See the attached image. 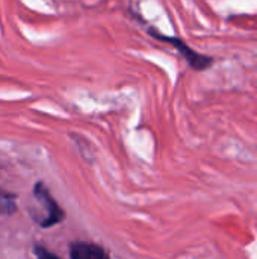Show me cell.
Masks as SVG:
<instances>
[{"label": "cell", "instance_id": "5", "mask_svg": "<svg viewBox=\"0 0 257 259\" xmlns=\"http://www.w3.org/2000/svg\"><path fill=\"white\" fill-rule=\"evenodd\" d=\"M33 253H35V256L38 259H59L55 253H52L50 250H47L42 246H35L33 247Z\"/></svg>", "mask_w": 257, "mask_h": 259}, {"label": "cell", "instance_id": "1", "mask_svg": "<svg viewBox=\"0 0 257 259\" xmlns=\"http://www.w3.org/2000/svg\"><path fill=\"white\" fill-rule=\"evenodd\" d=\"M148 33L159 39V41H164V42H168L171 46H174L177 49V52L185 58V61L189 64V67L195 71H203V70H208L209 67H212L214 64V58L211 56H206V55H201L198 52H195L194 49H191L183 39L177 38V36H167L161 32H158L155 27H150L148 29Z\"/></svg>", "mask_w": 257, "mask_h": 259}, {"label": "cell", "instance_id": "3", "mask_svg": "<svg viewBox=\"0 0 257 259\" xmlns=\"http://www.w3.org/2000/svg\"><path fill=\"white\" fill-rule=\"evenodd\" d=\"M70 259H111L109 253L98 244L76 241L70 244Z\"/></svg>", "mask_w": 257, "mask_h": 259}, {"label": "cell", "instance_id": "2", "mask_svg": "<svg viewBox=\"0 0 257 259\" xmlns=\"http://www.w3.org/2000/svg\"><path fill=\"white\" fill-rule=\"evenodd\" d=\"M33 197L42 206V211H44L41 220L38 222L41 228H45V229L53 228V226L59 225L61 222H64L65 211L59 208V205L56 203V200L52 197L50 191L41 181L36 182L33 187Z\"/></svg>", "mask_w": 257, "mask_h": 259}, {"label": "cell", "instance_id": "4", "mask_svg": "<svg viewBox=\"0 0 257 259\" xmlns=\"http://www.w3.org/2000/svg\"><path fill=\"white\" fill-rule=\"evenodd\" d=\"M17 212V194L0 188V215L11 217Z\"/></svg>", "mask_w": 257, "mask_h": 259}]
</instances>
